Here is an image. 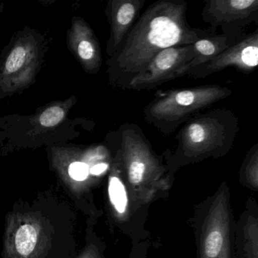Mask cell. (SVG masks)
I'll use <instances>...</instances> for the list:
<instances>
[{
  "mask_svg": "<svg viewBox=\"0 0 258 258\" xmlns=\"http://www.w3.org/2000/svg\"><path fill=\"white\" fill-rule=\"evenodd\" d=\"M64 114V111L60 107H50L40 116V123L44 126H55L62 120Z\"/></svg>",
  "mask_w": 258,
  "mask_h": 258,
  "instance_id": "4fadbf2b",
  "label": "cell"
},
{
  "mask_svg": "<svg viewBox=\"0 0 258 258\" xmlns=\"http://www.w3.org/2000/svg\"><path fill=\"white\" fill-rule=\"evenodd\" d=\"M92 167H90L87 163L75 161L69 166V176L73 180L78 181V182L86 180L90 174V169Z\"/></svg>",
  "mask_w": 258,
  "mask_h": 258,
  "instance_id": "9a60e30c",
  "label": "cell"
},
{
  "mask_svg": "<svg viewBox=\"0 0 258 258\" xmlns=\"http://www.w3.org/2000/svg\"><path fill=\"white\" fill-rule=\"evenodd\" d=\"M233 43L223 34H214L198 40L193 44L194 57L184 68L182 75L185 76L190 69L211 61Z\"/></svg>",
  "mask_w": 258,
  "mask_h": 258,
  "instance_id": "ba28073f",
  "label": "cell"
},
{
  "mask_svg": "<svg viewBox=\"0 0 258 258\" xmlns=\"http://www.w3.org/2000/svg\"><path fill=\"white\" fill-rule=\"evenodd\" d=\"M202 20L213 34H222L235 43L245 35L250 25H258V0H207L202 10Z\"/></svg>",
  "mask_w": 258,
  "mask_h": 258,
  "instance_id": "277c9868",
  "label": "cell"
},
{
  "mask_svg": "<svg viewBox=\"0 0 258 258\" xmlns=\"http://www.w3.org/2000/svg\"><path fill=\"white\" fill-rule=\"evenodd\" d=\"M83 258H86V257H83Z\"/></svg>",
  "mask_w": 258,
  "mask_h": 258,
  "instance_id": "e0dca14e",
  "label": "cell"
},
{
  "mask_svg": "<svg viewBox=\"0 0 258 258\" xmlns=\"http://www.w3.org/2000/svg\"><path fill=\"white\" fill-rule=\"evenodd\" d=\"M258 66V29L245 34L211 61L187 71L185 76L204 79L213 74L233 68L238 72L253 73Z\"/></svg>",
  "mask_w": 258,
  "mask_h": 258,
  "instance_id": "8992f818",
  "label": "cell"
},
{
  "mask_svg": "<svg viewBox=\"0 0 258 258\" xmlns=\"http://www.w3.org/2000/svg\"><path fill=\"white\" fill-rule=\"evenodd\" d=\"M239 120L228 108L200 112L187 120L175 137L173 158L180 162L223 156L233 146Z\"/></svg>",
  "mask_w": 258,
  "mask_h": 258,
  "instance_id": "7a4b0ae2",
  "label": "cell"
},
{
  "mask_svg": "<svg viewBox=\"0 0 258 258\" xmlns=\"http://www.w3.org/2000/svg\"><path fill=\"white\" fill-rule=\"evenodd\" d=\"M146 0H111L107 14L111 26V34L107 52L112 56L141 15Z\"/></svg>",
  "mask_w": 258,
  "mask_h": 258,
  "instance_id": "52a82bcc",
  "label": "cell"
},
{
  "mask_svg": "<svg viewBox=\"0 0 258 258\" xmlns=\"http://www.w3.org/2000/svg\"><path fill=\"white\" fill-rule=\"evenodd\" d=\"M26 50L23 47H17L12 52L7 59L6 69L9 73L17 72L25 62Z\"/></svg>",
  "mask_w": 258,
  "mask_h": 258,
  "instance_id": "5bb4252c",
  "label": "cell"
},
{
  "mask_svg": "<svg viewBox=\"0 0 258 258\" xmlns=\"http://www.w3.org/2000/svg\"><path fill=\"white\" fill-rule=\"evenodd\" d=\"M109 168V163L108 161H102L95 164L90 169V174L93 176H99L107 171Z\"/></svg>",
  "mask_w": 258,
  "mask_h": 258,
  "instance_id": "2e32d148",
  "label": "cell"
},
{
  "mask_svg": "<svg viewBox=\"0 0 258 258\" xmlns=\"http://www.w3.org/2000/svg\"><path fill=\"white\" fill-rule=\"evenodd\" d=\"M232 94V90L219 84L172 89L158 93L143 108V117L161 134L170 135L193 116Z\"/></svg>",
  "mask_w": 258,
  "mask_h": 258,
  "instance_id": "3957f363",
  "label": "cell"
},
{
  "mask_svg": "<svg viewBox=\"0 0 258 258\" xmlns=\"http://www.w3.org/2000/svg\"><path fill=\"white\" fill-rule=\"evenodd\" d=\"M193 57V44L164 49L154 57L144 70L133 78L126 90H150L183 77L182 70Z\"/></svg>",
  "mask_w": 258,
  "mask_h": 258,
  "instance_id": "5b68a950",
  "label": "cell"
},
{
  "mask_svg": "<svg viewBox=\"0 0 258 258\" xmlns=\"http://www.w3.org/2000/svg\"><path fill=\"white\" fill-rule=\"evenodd\" d=\"M110 200L119 214H123L127 206V196L124 185L117 176L110 177L108 185Z\"/></svg>",
  "mask_w": 258,
  "mask_h": 258,
  "instance_id": "30bf717a",
  "label": "cell"
},
{
  "mask_svg": "<svg viewBox=\"0 0 258 258\" xmlns=\"http://www.w3.org/2000/svg\"><path fill=\"white\" fill-rule=\"evenodd\" d=\"M40 233L38 223L31 220L21 223L13 235L11 248L15 254L21 258L29 257L37 247Z\"/></svg>",
  "mask_w": 258,
  "mask_h": 258,
  "instance_id": "9c48e42d",
  "label": "cell"
},
{
  "mask_svg": "<svg viewBox=\"0 0 258 258\" xmlns=\"http://www.w3.org/2000/svg\"><path fill=\"white\" fill-rule=\"evenodd\" d=\"M223 246V236L217 231L211 232L205 241V253L208 257L218 256Z\"/></svg>",
  "mask_w": 258,
  "mask_h": 258,
  "instance_id": "7c38bea8",
  "label": "cell"
},
{
  "mask_svg": "<svg viewBox=\"0 0 258 258\" xmlns=\"http://www.w3.org/2000/svg\"><path fill=\"white\" fill-rule=\"evenodd\" d=\"M187 10L185 0H158L140 15L117 52L107 61L110 82L114 87L126 90L133 78L164 49L192 45L215 34L208 28L190 26Z\"/></svg>",
  "mask_w": 258,
  "mask_h": 258,
  "instance_id": "6da1fadb",
  "label": "cell"
},
{
  "mask_svg": "<svg viewBox=\"0 0 258 258\" xmlns=\"http://www.w3.org/2000/svg\"><path fill=\"white\" fill-rule=\"evenodd\" d=\"M78 55L81 59L86 62L90 63L92 66L99 68L100 63V54L99 48L96 46L93 38L90 40H81L78 44Z\"/></svg>",
  "mask_w": 258,
  "mask_h": 258,
  "instance_id": "8fae6325",
  "label": "cell"
}]
</instances>
